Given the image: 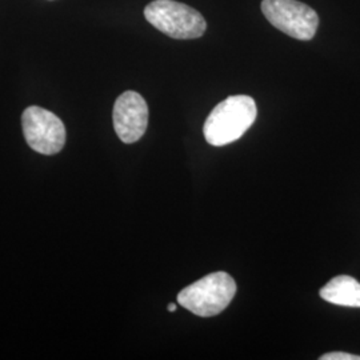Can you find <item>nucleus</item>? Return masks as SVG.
I'll use <instances>...</instances> for the list:
<instances>
[{
	"instance_id": "0eeeda50",
	"label": "nucleus",
	"mask_w": 360,
	"mask_h": 360,
	"mask_svg": "<svg viewBox=\"0 0 360 360\" xmlns=\"http://www.w3.org/2000/svg\"><path fill=\"white\" fill-rule=\"evenodd\" d=\"M321 297L333 304L360 309V283L348 275L336 276L321 290Z\"/></svg>"
},
{
	"instance_id": "423d86ee",
	"label": "nucleus",
	"mask_w": 360,
	"mask_h": 360,
	"mask_svg": "<svg viewBox=\"0 0 360 360\" xmlns=\"http://www.w3.org/2000/svg\"><path fill=\"white\" fill-rule=\"evenodd\" d=\"M114 129L123 143L138 142L148 126V105L135 91L123 92L114 105Z\"/></svg>"
},
{
	"instance_id": "39448f33",
	"label": "nucleus",
	"mask_w": 360,
	"mask_h": 360,
	"mask_svg": "<svg viewBox=\"0 0 360 360\" xmlns=\"http://www.w3.org/2000/svg\"><path fill=\"white\" fill-rule=\"evenodd\" d=\"M22 126L27 144L39 154L55 155L63 150L65 124L51 111L31 105L22 115Z\"/></svg>"
},
{
	"instance_id": "f257e3e1",
	"label": "nucleus",
	"mask_w": 360,
	"mask_h": 360,
	"mask_svg": "<svg viewBox=\"0 0 360 360\" xmlns=\"http://www.w3.org/2000/svg\"><path fill=\"white\" fill-rule=\"evenodd\" d=\"M255 101L247 95L230 96L211 111L203 132L207 142L215 147L239 141L257 119Z\"/></svg>"
},
{
	"instance_id": "1a4fd4ad",
	"label": "nucleus",
	"mask_w": 360,
	"mask_h": 360,
	"mask_svg": "<svg viewBox=\"0 0 360 360\" xmlns=\"http://www.w3.org/2000/svg\"><path fill=\"white\" fill-rule=\"evenodd\" d=\"M167 309L169 312H174V311H176V304L175 303H169Z\"/></svg>"
},
{
	"instance_id": "6e6552de",
	"label": "nucleus",
	"mask_w": 360,
	"mask_h": 360,
	"mask_svg": "<svg viewBox=\"0 0 360 360\" xmlns=\"http://www.w3.org/2000/svg\"><path fill=\"white\" fill-rule=\"evenodd\" d=\"M321 360H360V356L347 352H330L321 356Z\"/></svg>"
},
{
	"instance_id": "20e7f679",
	"label": "nucleus",
	"mask_w": 360,
	"mask_h": 360,
	"mask_svg": "<svg viewBox=\"0 0 360 360\" xmlns=\"http://www.w3.org/2000/svg\"><path fill=\"white\" fill-rule=\"evenodd\" d=\"M262 13L271 25L297 40H311L319 26V16L297 0H263Z\"/></svg>"
},
{
	"instance_id": "7ed1b4c3",
	"label": "nucleus",
	"mask_w": 360,
	"mask_h": 360,
	"mask_svg": "<svg viewBox=\"0 0 360 360\" xmlns=\"http://www.w3.org/2000/svg\"><path fill=\"white\" fill-rule=\"evenodd\" d=\"M144 16L160 32L174 39L200 38L207 23L202 13L175 0H154L144 8Z\"/></svg>"
},
{
	"instance_id": "f03ea898",
	"label": "nucleus",
	"mask_w": 360,
	"mask_h": 360,
	"mask_svg": "<svg viewBox=\"0 0 360 360\" xmlns=\"http://www.w3.org/2000/svg\"><path fill=\"white\" fill-rule=\"evenodd\" d=\"M236 294V283L231 275L219 271L183 288L178 294L180 306L198 316H215L229 307Z\"/></svg>"
}]
</instances>
